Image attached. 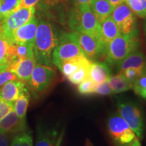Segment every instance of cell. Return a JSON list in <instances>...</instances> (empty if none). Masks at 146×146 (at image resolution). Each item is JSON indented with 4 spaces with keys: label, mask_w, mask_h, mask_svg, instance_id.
I'll return each mask as SVG.
<instances>
[{
    "label": "cell",
    "mask_w": 146,
    "mask_h": 146,
    "mask_svg": "<svg viewBox=\"0 0 146 146\" xmlns=\"http://www.w3.org/2000/svg\"><path fill=\"white\" fill-rule=\"evenodd\" d=\"M95 94L99 95V96H110L114 94H113L108 82L106 81L96 85Z\"/></svg>",
    "instance_id": "obj_34"
},
{
    "label": "cell",
    "mask_w": 146,
    "mask_h": 146,
    "mask_svg": "<svg viewBox=\"0 0 146 146\" xmlns=\"http://www.w3.org/2000/svg\"><path fill=\"white\" fill-rule=\"evenodd\" d=\"M90 8L100 24L112 14L114 9L108 0H91Z\"/></svg>",
    "instance_id": "obj_19"
},
{
    "label": "cell",
    "mask_w": 146,
    "mask_h": 146,
    "mask_svg": "<svg viewBox=\"0 0 146 146\" xmlns=\"http://www.w3.org/2000/svg\"><path fill=\"white\" fill-rule=\"evenodd\" d=\"M36 64L35 56H31L11 63L9 65V68L16 74L18 79L27 83L30 78Z\"/></svg>",
    "instance_id": "obj_14"
},
{
    "label": "cell",
    "mask_w": 146,
    "mask_h": 146,
    "mask_svg": "<svg viewBox=\"0 0 146 146\" xmlns=\"http://www.w3.org/2000/svg\"><path fill=\"white\" fill-rule=\"evenodd\" d=\"M123 1H124V2H125V0H123Z\"/></svg>",
    "instance_id": "obj_44"
},
{
    "label": "cell",
    "mask_w": 146,
    "mask_h": 146,
    "mask_svg": "<svg viewBox=\"0 0 146 146\" xmlns=\"http://www.w3.org/2000/svg\"><path fill=\"white\" fill-rule=\"evenodd\" d=\"M108 82L114 94H120L133 89V84L127 81L120 73L112 75Z\"/></svg>",
    "instance_id": "obj_23"
},
{
    "label": "cell",
    "mask_w": 146,
    "mask_h": 146,
    "mask_svg": "<svg viewBox=\"0 0 146 146\" xmlns=\"http://www.w3.org/2000/svg\"><path fill=\"white\" fill-rule=\"evenodd\" d=\"M40 0H21L16 10L22 8H31L36 7L39 3Z\"/></svg>",
    "instance_id": "obj_36"
},
{
    "label": "cell",
    "mask_w": 146,
    "mask_h": 146,
    "mask_svg": "<svg viewBox=\"0 0 146 146\" xmlns=\"http://www.w3.org/2000/svg\"><path fill=\"white\" fill-rule=\"evenodd\" d=\"M96 84L93 82L89 78L82 81L78 85V91L82 95H93L95 94Z\"/></svg>",
    "instance_id": "obj_31"
},
{
    "label": "cell",
    "mask_w": 146,
    "mask_h": 146,
    "mask_svg": "<svg viewBox=\"0 0 146 146\" xmlns=\"http://www.w3.org/2000/svg\"><path fill=\"white\" fill-rule=\"evenodd\" d=\"M91 0H72V5H90Z\"/></svg>",
    "instance_id": "obj_38"
},
{
    "label": "cell",
    "mask_w": 146,
    "mask_h": 146,
    "mask_svg": "<svg viewBox=\"0 0 146 146\" xmlns=\"http://www.w3.org/2000/svg\"><path fill=\"white\" fill-rule=\"evenodd\" d=\"M30 100V91L26 85L21 95L14 103V110L19 118H26V114Z\"/></svg>",
    "instance_id": "obj_22"
},
{
    "label": "cell",
    "mask_w": 146,
    "mask_h": 146,
    "mask_svg": "<svg viewBox=\"0 0 146 146\" xmlns=\"http://www.w3.org/2000/svg\"><path fill=\"white\" fill-rule=\"evenodd\" d=\"M0 131L7 135L12 137L27 131L26 118H21L15 111L12 110L0 120Z\"/></svg>",
    "instance_id": "obj_13"
},
{
    "label": "cell",
    "mask_w": 146,
    "mask_h": 146,
    "mask_svg": "<svg viewBox=\"0 0 146 146\" xmlns=\"http://www.w3.org/2000/svg\"><path fill=\"white\" fill-rule=\"evenodd\" d=\"M26 85V83L20 79L8 82L0 87V99L14 104Z\"/></svg>",
    "instance_id": "obj_15"
},
{
    "label": "cell",
    "mask_w": 146,
    "mask_h": 146,
    "mask_svg": "<svg viewBox=\"0 0 146 146\" xmlns=\"http://www.w3.org/2000/svg\"><path fill=\"white\" fill-rule=\"evenodd\" d=\"M6 67H8V66L4 65V64H1V62H0V70H2V69H3V68H6Z\"/></svg>",
    "instance_id": "obj_42"
},
{
    "label": "cell",
    "mask_w": 146,
    "mask_h": 146,
    "mask_svg": "<svg viewBox=\"0 0 146 146\" xmlns=\"http://www.w3.org/2000/svg\"><path fill=\"white\" fill-rule=\"evenodd\" d=\"M132 89L135 94L146 100V68L141 75L133 83Z\"/></svg>",
    "instance_id": "obj_30"
},
{
    "label": "cell",
    "mask_w": 146,
    "mask_h": 146,
    "mask_svg": "<svg viewBox=\"0 0 146 146\" xmlns=\"http://www.w3.org/2000/svg\"><path fill=\"white\" fill-rule=\"evenodd\" d=\"M36 13V7L22 8L12 12L0 25V31L3 33L8 37L14 30L29 23Z\"/></svg>",
    "instance_id": "obj_10"
},
{
    "label": "cell",
    "mask_w": 146,
    "mask_h": 146,
    "mask_svg": "<svg viewBox=\"0 0 146 146\" xmlns=\"http://www.w3.org/2000/svg\"><path fill=\"white\" fill-rule=\"evenodd\" d=\"M34 56L33 45L28 44H15L13 43L11 63L17 60Z\"/></svg>",
    "instance_id": "obj_25"
},
{
    "label": "cell",
    "mask_w": 146,
    "mask_h": 146,
    "mask_svg": "<svg viewBox=\"0 0 146 146\" xmlns=\"http://www.w3.org/2000/svg\"><path fill=\"white\" fill-rule=\"evenodd\" d=\"M70 3L72 0H40L36 6L45 18L63 23L66 21Z\"/></svg>",
    "instance_id": "obj_11"
},
{
    "label": "cell",
    "mask_w": 146,
    "mask_h": 146,
    "mask_svg": "<svg viewBox=\"0 0 146 146\" xmlns=\"http://www.w3.org/2000/svg\"><path fill=\"white\" fill-rule=\"evenodd\" d=\"M140 46L138 34L120 35L109 44L106 62L109 66H117L131 53L139 50Z\"/></svg>",
    "instance_id": "obj_3"
},
{
    "label": "cell",
    "mask_w": 146,
    "mask_h": 146,
    "mask_svg": "<svg viewBox=\"0 0 146 146\" xmlns=\"http://www.w3.org/2000/svg\"><path fill=\"white\" fill-rule=\"evenodd\" d=\"M131 146H141V143H140L139 141V139L137 138L135 139V140L134 141H133V143H132V145Z\"/></svg>",
    "instance_id": "obj_40"
},
{
    "label": "cell",
    "mask_w": 146,
    "mask_h": 146,
    "mask_svg": "<svg viewBox=\"0 0 146 146\" xmlns=\"http://www.w3.org/2000/svg\"><path fill=\"white\" fill-rule=\"evenodd\" d=\"M120 35L118 27L116 26L111 15L106 18L101 23L100 42L106 52L110 42Z\"/></svg>",
    "instance_id": "obj_18"
},
{
    "label": "cell",
    "mask_w": 146,
    "mask_h": 146,
    "mask_svg": "<svg viewBox=\"0 0 146 146\" xmlns=\"http://www.w3.org/2000/svg\"><path fill=\"white\" fill-rule=\"evenodd\" d=\"M108 1H109V3L112 5V6L114 8H116L117 5L124 3L123 0H108Z\"/></svg>",
    "instance_id": "obj_39"
},
{
    "label": "cell",
    "mask_w": 146,
    "mask_h": 146,
    "mask_svg": "<svg viewBox=\"0 0 146 146\" xmlns=\"http://www.w3.org/2000/svg\"><path fill=\"white\" fill-rule=\"evenodd\" d=\"M125 2L135 16L146 19V0H125Z\"/></svg>",
    "instance_id": "obj_27"
},
{
    "label": "cell",
    "mask_w": 146,
    "mask_h": 146,
    "mask_svg": "<svg viewBox=\"0 0 146 146\" xmlns=\"http://www.w3.org/2000/svg\"><path fill=\"white\" fill-rule=\"evenodd\" d=\"M8 137L0 131V146H9Z\"/></svg>",
    "instance_id": "obj_37"
},
{
    "label": "cell",
    "mask_w": 146,
    "mask_h": 146,
    "mask_svg": "<svg viewBox=\"0 0 146 146\" xmlns=\"http://www.w3.org/2000/svg\"><path fill=\"white\" fill-rule=\"evenodd\" d=\"M84 56L76 41L72 39L70 32L61 33L59 41L52 54V62L56 66L67 60Z\"/></svg>",
    "instance_id": "obj_4"
},
{
    "label": "cell",
    "mask_w": 146,
    "mask_h": 146,
    "mask_svg": "<svg viewBox=\"0 0 146 146\" xmlns=\"http://www.w3.org/2000/svg\"><path fill=\"white\" fill-rule=\"evenodd\" d=\"M58 139L56 131L40 129L35 146H56Z\"/></svg>",
    "instance_id": "obj_24"
},
{
    "label": "cell",
    "mask_w": 146,
    "mask_h": 146,
    "mask_svg": "<svg viewBox=\"0 0 146 146\" xmlns=\"http://www.w3.org/2000/svg\"><path fill=\"white\" fill-rule=\"evenodd\" d=\"M90 62H91L87 59L85 56H82L67 60L61 64L58 68L60 72L62 73L63 75L67 78L76 70H77L78 68H81L82 66Z\"/></svg>",
    "instance_id": "obj_20"
},
{
    "label": "cell",
    "mask_w": 146,
    "mask_h": 146,
    "mask_svg": "<svg viewBox=\"0 0 146 146\" xmlns=\"http://www.w3.org/2000/svg\"><path fill=\"white\" fill-rule=\"evenodd\" d=\"M91 62L82 66L81 68H79L71 75L68 76L67 79L68 80V81L74 85H77L82 81L89 78V70Z\"/></svg>",
    "instance_id": "obj_28"
},
{
    "label": "cell",
    "mask_w": 146,
    "mask_h": 146,
    "mask_svg": "<svg viewBox=\"0 0 146 146\" xmlns=\"http://www.w3.org/2000/svg\"><path fill=\"white\" fill-rule=\"evenodd\" d=\"M10 146H33V140L28 131L20 133L13 136Z\"/></svg>",
    "instance_id": "obj_29"
},
{
    "label": "cell",
    "mask_w": 146,
    "mask_h": 146,
    "mask_svg": "<svg viewBox=\"0 0 146 146\" xmlns=\"http://www.w3.org/2000/svg\"><path fill=\"white\" fill-rule=\"evenodd\" d=\"M21 0H0V25L16 10Z\"/></svg>",
    "instance_id": "obj_26"
},
{
    "label": "cell",
    "mask_w": 146,
    "mask_h": 146,
    "mask_svg": "<svg viewBox=\"0 0 146 146\" xmlns=\"http://www.w3.org/2000/svg\"><path fill=\"white\" fill-rule=\"evenodd\" d=\"M110 135L117 146H131L137 136L118 114L111 116L108 120Z\"/></svg>",
    "instance_id": "obj_5"
},
{
    "label": "cell",
    "mask_w": 146,
    "mask_h": 146,
    "mask_svg": "<svg viewBox=\"0 0 146 146\" xmlns=\"http://www.w3.org/2000/svg\"><path fill=\"white\" fill-rule=\"evenodd\" d=\"M109 65L103 62H93L89 70V78L96 85L108 81L112 76Z\"/></svg>",
    "instance_id": "obj_17"
},
{
    "label": "cell",
    "mask_w": 146,
    "mask_h": 146,
    "mask_svg": "<svg viewBox=\"0 0 146 146\" xmlns=\"http://www.w3.org/2000/svg\"><path fill=\"white\" fill-rule=\"evenodd\" d=\"M16 79L18 78L9 66L0 70V87L9 81Z\"/></svg>",
    "instance_id": "obj_33"
},
{
    "label": "cell",
    "mask_w": 146,
    "mask_h": 146,
    "mask_svg": "<svg viewBox=\"0 0 146 146\" xmlns=\"http://www.w3.org/2000/svg\"><path fill=\"white\" fill-rule=\"evenodd\" d=\"M14 110L13 104L3 101L0 99V120L2 119L9 112Z\"/></svg>",
    "instance_id": "obj_35"
},
{
    "label": "cell",
    "mask_w": 146,
    "mask_h": 146,
    "mask_svg": "<svg viewBox=\"0 0 146 146\" xmlns=\"http://www.w3.org/2000/svg\"><path fill=\"white\" fill-rule=\"evenodd\" d=\"M143 29H144V33H145V38H146V20H145V23H144Z\"/></svg>",
    "instance_id": "obj_43"
},
{
    "label": "cell",
    "mask_w": 146,
    "mask_h": 146,
    "mask_svg": "<svg viewBox=\"0 0 146 146\" xmlns=\"http://www.w3.org/2000/svg\"><path fill=\"white\" fill-rule=\"evenodd\" d=\"M56 76L52 66L36 63L30 78L27 81L29 91L37 96L46 90Z\"/></svg>",
    "instance_id": "obj_8"
},
{
    "label": "cell",
    "mask_w": 146,
    "mask_h": 146,
    "mask_svg": "<svg viewBox=\"0 0 146 146\" xmlns=\"http://www.w3.org/2000/svg\"><path fill=\"white\" fill-rule=\"evenodd\" d=\"M66 23L71 31L88 34L100 41L101 24L97 20L90 5H71L67 14Z\"/></svg>",
    "instance_id": "obj_2"
},
{
    "label": "cell",
    "mask_w": 146,
    "mask_h": 146,
    "mask_svg": "<svg viewBox=\"0 0 146 146\" xmlns=\"http://www.w3.org/2000/svg\"><path fill=\"white\" fill-rule=\"evenodd\" d=\"M62 135L59 137V138H58L57 141V143H56V146H60V144H61V141H62Z\"/></svg>",
    "instance_id": "obj_41"
},
{
    "label": "cell",
    "mask_w": 146,
    "mask_h": 146,
    "mask_svg": "<svg viewBox=\"0 0 146 146\" xmlns=\"http://www.w3.org/2000/svg\"><path fill=\"white\" fill-rule=\"evenodd\" d=\"M118 114L125 120L138 139L143 137L144 130L143 116L141 110L132 102H122L117 103Z\"/></svg>",
    "instance_id": "obj_6"
},
{
    "label": "cell",
    "mask_w": 146,
    "mask_h": 146,
    "mask_svg": "<svg viewBox=\"0 0 146 146\" xmlns=\"http://www.w3.org/2000/svg\"><path fill=\"white\" fill-rule=\"evenodd\" d=\"M130 68L142 70H145L146 68V57L141 51L138 50L131 53L116 66L118 73Z\"/></svg>",
    "instance_id": "obj_16"
},
{
    "label": "cell",
    "mask_w": 146,
    "mask_h": 146,
    "mask_svg": "<svg viewBox=\"0 0 146 146\" xmlns=\"http://www.w3.org/2000/svg\"><path fill=\"white\" fill-rule=\"evenodd\" d=\"M70 34L83 53L91 62H98L106 57L107 52L98 39L88 34L78 31H71Z\"/></svg>",
    "instance_id": "obj_7"
},
{
    "label": "cell",
    "mask_w": 146,
    "mask_h": 146,
    "mask_svg": "<svg viewBox=\"0 0 146 146\" xmlns=\"http://www.w3.org/2000/svg\"><path fill=\"white\" fill-rule=\"evenodd\" d=\"M37 29L33 45L36 63L52 66V54L59 41L61 33L47 18H38Z\"/></svg>",
    "instance_id": "obj_1"
},
{
    "label": "cell",
    "mask_w": 146,
    "mask_h": 146,
    "mask_svg": "<svg viewBox=\"0 0 146 146\" xmlns=\"http://www.w3.org/2000/svg\"><path fill=\"white\" fill-rule=\"evenodd\" d=\"M13 43L5 35L0 31V62L8 66L11 62Z\"/></svg>",
    "instance_id": "obj_21"
},
{
    "label": "cell",
    "mask_w": 146,
    "mask_h": 146,
    "mask_svg": "<svg viewBox=\"0 0 146 146\" xmlns=\"http://www.w3.org/2000/svg\"><path fill=\"white\" fill-rule=\"evenodd\" d=\"M111 16L118 27L120 35L139 33L135 16L126 3L114 8Z\"/></svg>",
    "instance_id": "obj_9"
},
{
    "label": "cell",
    "mask_w": 146,
    "mask_h": 146,
    "mask_svg": "<svg viewBox=\"0 0 146 146\" xmlns=\"http://www.w3.org/2000/svg\"><path fill=\"white\" fill-rule=\"evenodd\" d=\"M143 70H139L136 68H127L126 70H123V72H120V74L125 77L127 81H129L130 83L133 84L135 81L141 75L142 73L143 72Z\"/></svg>",
    "instance_id": "obj_32"
},
{
    "label": "cell",
    "mask_w": 146,
    "mask_h": 146,
    "mask_svg": "<svg viewBox=\"0 0 146 146\" xmlns=\"http://www.w3.org/2000/svg\"><path fill=\"white\" fill-rule=\"evenodd\" d=\"M39 19L35 16L29 23L14 30L9 39L15 44L34 45Z\"/></svg>",
    "instance_id": "obj_12"
}]
</instances>
